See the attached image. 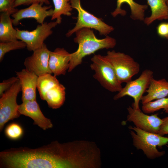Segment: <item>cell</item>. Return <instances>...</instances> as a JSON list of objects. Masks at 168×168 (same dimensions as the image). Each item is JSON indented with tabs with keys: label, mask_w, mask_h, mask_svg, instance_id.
<instances>
[{
	"label": "cell",
	"mask_w": 168,
	"mask_h": 168,
	"mask_svg": "<svg viewBox=\"0 0 168 168\" xmlns=\"http://www.w3.org/2000/svg\"><path fill=\"white\" fill-rule=\"evenodd\" d=\"M77 159L71 142L53 141L36 148H12L0 152V168H72Z\"/></svg>",
	"instance_id": "cell-1"
},
{
	"label": "cell",
	"mask_w": 168,
	"mask_h": 168,
	"mask_svg": "<svg viewBox=\"0 0 168 168\" xmlns=\"http://www.w3.org/2000/svg\"><path fill=\"white\" fill-rule=\"evenodd\" d=\"M75 33L76 37L74 41L78 44V48L70 54L68 72H72L81 64L86 56L94 54L100 49L113 48L116 44L115 39L108 35L102 39L97 38L93 30L90 28H82Z\"/></svg>",
	"instance_id": "cell-2"
},
{
	"label": "cell",
	"mask_w": 168,
	"mask_h": 168,
	"mask_svg": "<svg viewBox=\"0 0 168 168\" xmlns=\"http://www.w3.org/2000/svg\"><path fill=\"white\" fill-rule=\"evenodd\" d=\"M128 128L133 131H130L133 145L137 149L142 150L148 158L153 159L164 154L165 152L159 151L157 147H161L168 143V138L135 126H129Z\"/></svg>",
	"instance_id": "cell-3"
},
{
	"label": "cell",
	"mask_w": 168,
	"mask_h": 168,
	"mask_svg": "<svg viewBox=\"0 0 168 168\" xmlns=\"http://www.w3.org/2000/svg\"><path fill=\"white\" fill-rule=\"evenodd\" d=\"M90 67L94 71L93 77L102 86L111 92H119L123 88L109 60L105 56L95 55L91 59Z\"/></svg>",
	"instance_id": "cell-4"
},
{
	"label": "cell",
	"mask_w": 168,
	"mask_h": 168,
	"mask_svg": "<svg viewBox=\"0 0 168 168\" xmlns=\"http://www.w3.org/2000/svg\"><path fill=\"white\" fill-rule=\"evenodd\" d=\"M70 3L73 9L77 10L78 16L75 26L66 33L67 37L70 36L77 30L84 28L94 29L100 35L106 36L114 30L113 26L85 10L81 5V0H70Z\"/></svg>",
	"instance_id": "cell-5"
},
{
	"label": "cell",
	"mask_w": 168,
	"mask_h": 168,
	"mask_svg": "<svg viewBox=\"0 0 168 168\" xmlns=\"http://www.w3.org/2000/svg\"><path fill=\"white\" fill-rule=\"evenodd\" d=\"M105 56L111 63L120 82L127 83L140 70L139 64L130 56L115 50L109 51Z\"/></svg>",
	"instance_id": "cell-6"
},
{
	"label": "cell",
	"mask_w": 168,
	"mask_h": 168,
	"mask_svg": "<svg viewBox=\"0 0 168 168\" xmlns=\"http://www.w3.org/2000/svg\"><path fill=\"white\" fill-rule=\"evenodd\" d=\"M153 74L152 70H145L138 78L126 83L125 86L114 96V99L116 100L125 96H129L134 100L132 107L135 109L140 110L139 102L153 78Z\"/></svg>",
	"instance_id": "cell-7"
},
{
	"label": "cell",
	"mask_w": 168,
	"mask_h": 168,
	"mask_svg": "<svg viewBox=\"0 0 168 168\" xmlns=\"http://www.w3.org/2000/svg\"><path fill=\"white\" fill-rule=\"evenodd\" d=\"M21 91L19 80L5 91L0 99V130L1 131L7 122L18 118L21 115L16 99Z\"/></svg>",
	"instance_id": "cell-8"
},
{
	"label": "cell",
	"mask_w": 168,
	"mask_h": 168,
	"mask_svg": "<svg viewBox=\"0 0 168 168\" xmlns=\"http://www.w3.org/2000/svg\"><path fill=\"white\" fill-rule=\"evenodd\" d=\"M58 24L56 21L45 22L38 25L35 30L31 31L16 28V37L26 44L28 50L33 51L43 46L44 41L52 34V29Z\"/></svg>",
	"instance_id": "cell-9"
},
{
	"label": "cell",
	"mask_w": 168,
	"mask_h": 168,
	"mask_svg": "<svg viewBox=\"0 0 168 168\" xmlns=\"http://www.w3.org/2000/svg\"><path fill=\"white\" fill-rule=\"evenodd\" d=\"M127 109L128 112L127 121L132 122L136 127L144 131L158 133L162 120L157 114L148 115L140 110H136L130 106Z\"/></svg>",
	"instance_id": "cell-10"
},
{
	"label": "cell",
	"mask_w": 168,
	"mask_h": 168,
	"mask_svg": "<svg viewBox=\"0 0 168 168\" xmlns=\"http://www.w3.org/2000/svg\"><path fill=\"white\" fill-rule=\"evenodd\" d=\"M51 52L44 43L42 47L34 51L30 56L25 59L24 65L26 69L38 76L48 73L52 74L49 66Z\"/></svg>",
	"instance_id": "cell-11"
},
{
	"label": "cell",
	"mask_w": 168,
	"mask_h": 168,
	"mask_svg": "<svg viewBox=\"0 0 168 168\" xmlns=\"http://www.w3.org/2000/svg\"><path fill=\"white\" fill-rule=\"evenodd\" d=\"M43 5L42 3H33L27 8L18 10L11 15L13 18V24L16 26L21 20L27 18L34 19L39 24H43L45 18L52 16L54 11L51 6Z\"/></svg>",
	"instance_id": "cell-12"
},
{
	"label": "cell",
	"mask_w": 168,
	"mask_h": 168,
	"mask_svg": "<svg viewBox=\"0 0 168 168\" xmlns=\"http://www.w3.org/2000/svg\"><path fill=\"white\" fill-rule=\"evenodd\" d=\"M18 110L20 114L30 118L34 121V124L37 125L44 130L53 126L51 120L42 113L36 100L22 101L19 105Z\"/></svg>",
	"instance_id": "cell-13"
},
{
	"label": "cell",
	"mask_w": 168,
	"mask_h": 168,
	"mask_svg": "<svg viewBox=\"0 0 168 168\" xmlns=\"http://www.w3.org/2000/svg\"><path fill=\"white\" fill-rule=\"evenodd\" d=\"M16 72L21 86L22 102L36 100V90L38 76L26 69Z\"/></svg>",
	"instance_id": "cell-14"
},
{
	"label": "cell",
	"mask_w": 168,
	"mask_h": 168,
	"mask_svg": "<svg viewBox=\"0 0 168 168\" xmlns=\"http://www.w3.org/2000/svg\"><path fill=\"white\" fill-rule=\"evenodd\" d=\"M70 54L63 48H57L54 51L51 52L49 66L54 76L66 74L69 68Z\"/></svg>",
	"instance_id": "cell-15"
},
{
	"label": "cell",
	"mask_w": 168,
	"mask_h": 168,
	"mask_svg": "<svg viewBox=\"0 0 168 168\" xmlns=\"http://www.w3.org/2000/svg\"><path fill=\"white\" fill-rule=\"evenodd\" d=\"M147 94L143 96L141 101L142 105L168 96V81L165 78L152 79L147 90Z\"/></svg>",
	"instance_id": "cell-16"
},
{
	"label": "cell",
	"mask_w": 168,
	"mask_h": 168,
	"mask_svg": "<svg viewBox=\"0 0 168 168\" xmlns=\"http://www.w3.org/2000/svg\"><path fill=\"white\" fill-rule=\"evenodd\" d=\"M124 3L127 4L130 7L131 12L130 17L132 19L144 21L145 18V11L147 8L148 6L146 5L138 4L133 0H117L116 7L111 13L113 17H115L118 15L123 16L126 15V12L121 8L122 4Z\"/></svg>",
	"instance_id": "cell-17"
},
{
	"label": "cell",
	"mask_w": 168,
	"mask_h": 168,
	"mask_svg": "<svg viewBox=\"0 0 168 168\" xmlns=\"http://www.w3.org/2000/svg\"><path fill=\"white\" fill-rule=\"evenodd\" d=\"M150 6L151 15L145 18L143 21L147 25L151 24L156 20H161L168 19V0H147Z\"/></svg>",
	"instance_id": "cell-18"
},
{
	"label": "cell",
	"mask_w": 168,
	"mask_h": 168,
	"mask_svg": "<svg viewBox=\"0 0 168 168\" xmlns=\"http://www.w3.org/2000/svg\"><path fill=\"white\" fill-rule=\"evenodd\" d=\"M11 14L8 12H1L0 15V41L7 42L17 40L16 30L12 26Z\"/></svg>",
	"instance_id": "cell-19"
},
{
	"label": "cell",
	"mask_w": 168,
	"mask_h": 168,
	"mask_svg": "<svg viewBox=\"0 0 168 168\" xmlns=\"http://www.w3.org/2000/svg\"><path fill=\"white\" fill-rule=\"evenodd\" d=\"M65 88L59 83L46 92L44 100L49 106L53 109L60 108L64 103L65 99Z\"/></svg>",
	"instance_id": "cell-20"
},
{
	"label": "cell",
	"mask_w": 168,
	"mask_h": 168,
	"mask_svg": "<svg viewBox=\"0 0 168 168\" xmlns=\"http://www.w3.org/2000/svg\"><path fill=\"white\" fill-rule=\"evenodd\" d=\"M46 73L38 77L37 88L40 98L44 100L46 93L52 88L60 83L56 76Z\"/></svg>",
	"instance_id": "cell-21"
},
{
	"label": "cell",
	"mask_w": 168,
	"mask_h": 168,
	"mask_svg": "<svg viewBox=\"0 0 168 168\" xmlns=\"http://www.w3.org/2000/svg\"><path fill=\"white\" fill-rule=\"evenodd\" d=\"M54 6L53 13L51 20H56L58 24L61 23L62 15L70 16L72 10L70 0H52Z\"/></svg>",
	"instance_id": "cell-22"
},
{
	"label": "cell",
	"mask_w": 168,
	"mask_h": 168,
	"mask_svg": "<svg viewBox=\"0 0 168 168\" xmlns=\"http://www.w3.org/2000/svg\"><path fill=\"white\" fill-rule=\"evenodd\" d=\"M161 109L168 113V96L151 101L142 106V110L146 114L153 113Z\"/></svg>",
	"instance_id": "cell-23"
},
{
	"label": "cell",
	"mask_w": 168,
	"mask_h": 168,
	"mask_svg": "<svg viewBox=\"0 0 168 168\" xmlns=\"http://www.w3.org/2000/svg\"><path fill=\"white\" fill-rule=\"evenodd\" d=\"M26 44L21 40H15L0 43V61L1 62L6 54L10 51L24 49Z\"/></svg>",
	"instance_id": "cell-24"
},
{
	"label": "cell",
	"mask_w": 168,
	"mask_h": 168,
	"mask_svg": "<svg viewBox=\"0 0 168 168\" xmlns=\"http://www.w3.org/2000/svg\"><path fill=\"white\" fill-rule=\"evenodd\" d=\"M21 127L16 123H12L6 128L5 133L6 136L12 140H17L20 138L23 134Z\"/></svg>",
	"instance_id": "cell-25"
},
{
	"label": "cell",
	"mask_w": 168,
	"mask_h": 168,
	"mask_svg": "<svg viewBox=\"0 0 168 168\" xmlns=\"http://www.w3.org/2000/svg\"><path fill=\"white\" fill-rule=\"evenodd\" d=\"M15 0H0V12H8L12 15L18 11L14 7Z\"/></svg>",
	"instance_id": "cell-26"
},
{
	"label": "cell",
	"mask_w": 168,
	"mask_h": 168,
	"mask_svg": "<svg viewBox=\"0 0 168 168\" xmlns=\"http://www.w3.org/2000/svg\"><path fill=\"white\" fill-rule=\"evenodd\" d=\"M19 80L18 77H13L3 80L0 83V97L7 90L10 88L12 85Z\"/></svg>",
	"instance_id": "cell-27"
},
{
	"label": "cell",
	"mask_w": 168,
	"mask_h": 168,
	"mask_svg": "<svg viewBox=\"0 0 168 168\" xmlns=\"http://www.w3.org/2000/svg\"><path fill=\"white\" fill-rule=\"evenodd\" d=\"M35 3L45 4L49 5L50 3L49 0H15L14 7L16 8L21 5H29Z\"/></svg>",
	"instance_id": "cell-28"
},
{
	"label": "cell",
	"mask_w": 168,
	"mask_h": 168,
	"mask_svg": "<svg viewBox=\"0 0 168 168\" xmlns=\"http://www.w3.org/2000/svg\"><path fill=\"white\" fill-rule=\"evenodd\" d=\"M157 33L160 36L166 37L168 35V26L167 23H162L158 26Z\"/></svg>",
	"instance_id": "cell-29"
},
{
	"label": "cell",
	"mask_w": 168,
	"mask_h": 168,
	"mask_svg": "<svg viewBox=\"0 0 168 168\" xmlns=\"http://www.w3.org/2000/svg\"><path fill=\"white\" fill-rule=\"evenodd\" d=\"M162 122L158 134L163 136L168 134V116L162 119Z\"/></svg>",
	"instance_id": "cell-30"
},
{
	"label": "cell",
	"mask_w": 168,
	"mask_h": 168,
	"mask_svg": "<svg viewBox=\"0 0 168 168\" xmlns=\"http://www.w3.org/2000/svg\"><path fill=\"white\" fill-rule=\"evenodd\" d=\"M167 7H168V0L167 2Z\"/></svg>",
	"instance_id": "cell-31"
},
{
	"label": "cell",
	"mask_w": 168,
	"mask_h": 168,
	"mask_svg": "<svg viewBox=\"0 0 168 168\" xmlns=\"http://www.w3.org/2000/svg\"><path fill=\"white\" fill-rule=\"evenodd\" d=\"M168 40V35L166 37Z\"/></svg>",
	"instance_id": "cell-32"
},
{
	"label": "cell",
	"mask_w": 168,
	"mask_h": 168,
	"mask_svg": "<svg viewBox=\"0 0 168 168\" xmlns=\"http://www.w3.org/2000/svg\"><path fill=\"white\" fill-rule=\"evenodd\" d=\"M168 26V23H167Z\"/></svg>",
	"instance_id": "cell-33"
}]
</instances>
